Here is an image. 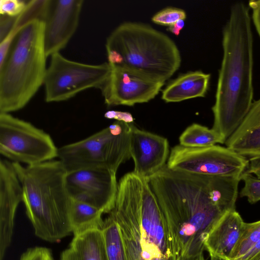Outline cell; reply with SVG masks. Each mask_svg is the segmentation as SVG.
<instances>
[{"instance_id":"6da1fadb","label":"cell","mask_w":260,"mask_h":260,"mask_svg":"<svg viewBox=\"0 0 260 260\" xmlns=\"http://www.w3.org/2000/svg\"><path fill=\"white\" fill-rule=\"evenodd\" d=\"M162 213L173 260L198 256L214 224L236 209L239 177L207 176L169 169L147 179Z\"/></svg>"},{"instance_id":"7a4b0ae2","label":"cell","mask_w":260,"mask_h":260,"mask_svg":"<svg viewBox=\"0 0 260 260\" xmlns=\"http://www.w3.org/2000/svg\"><path fill=\"white\" fill-rule=\"evenodd\" d=\"M223 57L219 71L212 128L226 140L253 103V36L249 8L232 5L222 31Z\"/></svg>"},{"instance_id":"3957f363","label":"cell","mask_w":260,"mask_h":260,"mask_svg":"<svg viewBox=\"0 0 260 260\" xmlns=\"http://www.w3.org/2000/svg\"><path fill=\"white\" fill-rule=\"evenodd\" d=\"M12 163L35 235L49 242H57L70 235L72 199L66 184L67 170L62 162L52 160L25 167Z\"/></svg>"},{"instance_id":"277c9868","label":"cell","mask_w":260,"mask_h":260,"mask_svg":"<svg viewBox=\"0 0 260 260\" xmlns=\"http://www.w3.org/2000/svg\"><path fill=\"white\" fill-rule=\"evenodd\" d=\"M108 62L150 80L165 83L180 67L175 43L149 25L125 22L107 38Z\"/></svg>"},{"instance_id":"5b68a950","label":"cell","mask_w":260,"mask_h":260,"mask_svg":"<svg viewBox=\"0 0 260 260\" xmlns=\"http://www.w3.org/2000/svg\"><path fill=\"white\" fill-rule=\"evenodd\" d=\"M44 30V22L39 19L19 27L0 66V113L22 109L43 84L47 57Z\"/></svg>"},{"instance_id":"8992f818","label":"cell","mask_w":260,"mask_h":260,"mask_svg":"<svg viewBox=\"0 0 260 260\" xmlns=\"http://www.w3.org/2000/svg\"><path fill=\"white\" fill-rule=\"evenodd\" d=\"M131 123L116 121L81 141L58 148V157L67 171L102 168L116 172L131 157Z\"/></svg>"},{"instance_id":"52a82bcc","label":"cell","mask_w":260,"mask_h":260,"mask_svg":"<svg viewBox=\"0 0 260 260\" xmlns=\"http://www.w3.org/2000/svg\"><path fill=\"white\" fill-rule=\"evenodd\" d=\"M111 72L107 62L89 64L71 60L59 52L51 56L44 83L47 102L68 100L91 88L101 89Z\"/></svg>"},{"instance_id":"ba28073f","label":"cell","mask_w":260,"mask_h":260,"mask_svg":"<svg viewBox=\"0 0 260 260\" xmlns=\"http://www.w3.org/2000/svg\"><path fill=\"white\" fill-rule=\"evenodd\" d=\"M49 135L30 123L0 113V153L14 162L31 166L58 157Z\"/></svg>"},{"instance_id":"9c48e42d","label":"cell","mask_w":260,"mask_h":260,"mask_svg":"<svg viewBox=\"0 0 260 260\" xmlns=\"http://www.w3.org/2000/svg\"><path fill=\"white\" fill-rule=\"evenodd\" d=\"M167 166L191 174L240 177L247 169L248 161L226 147L191 148L178 145L172 149Z\"/></svg>"},{"instance_id":"30bf717a","label":"cell","mask_w":260,"mask_h":260,"mask_svg":"<svg viewBox=\"0 0 260 260\" xmlns=\"http://www.w3.org/2000/svg\"><path fill=\"white\" fill-rule=\"evenodd\" d=\"M109 214L119 226L126 260H173L166 240L143 225L129 202L118 190Z\"/></svg>"},{"instance_id":"8fae6325","label":"cell","mask_w":260,"mask_h":260,"mask_svg":"<svg viewBox=\"0 0 260 260\" xmlns=\"http://www.w3.org/2000/svg\"><path fill=\"white\" fill-rule=\"evenodd\" d=\"M116 172L102 168L67 171L66 184L72 200L89 204L109 213L114 208L117 193Z\"/></svg>"},{"instance_id":"7c38bea8","label":"cell","mask_w":260,"mask_h":260,"mask_svg":"<svg viewBox=\"0 0 260 260\" xmlns=\"http://www.w3.org/2000/svg\"><path fill=\"white\" fill-rule=\"evenodd\" d=\"M111 66L101 90L109 106L146 103L158 94L165 83L155 81L120 67Z\"/></svg>"},{"instance_id":"4fadbf2b","label":"cell","mask_w":260,"mask_h":260,"mask_svg":"<svg viewBox=\"0 0 260 260\" xmlns=\"http://www.w3.org/2000/svg\"><path fill=\"white\" fill-rule=\"evenodd\" d=\"M82 0H47L42 20L47 57L59 52L75 32L83 6Z\"/></svg>"},{"instance_id":"5bb4252c","label":"cell","mask_w":260,"mask_h":260,"mask_svg":"<svg viewBox=\"0 0 260 260\" xmlns=\"http://www.w3.org/2000/svg\"><path fill=\"white\" fill-rule=\"evenodd\" d=\"M131 127L130 152L134 162L133 172L147 179L166 165L169 153L168 141L132 124Z\"/></svg>"},{"instance_id":"9a60e30c","label":"cell","mask_w":260,"mask_h":260,"mask_svg":"<svg viewBox=\"0 0 260 260\" xmlns=\"http://www.w3.org/2000/svg\"><path fill=\"white\" fill-rule=\"evenodd\" d=\"M21 182L12 162L0 161V260H3L13 235L14 217L22 201Z\"/></svg>"},{"instance_id":"2e32d148","label":"cell","mask_w":260,"mask_h":260,"mask_svg":"<svg viewBox=\"0 0 260 260\" xmlns=\"http://www.w3.org/2000/svg\"><path fill=\"white\" fill-rule=\"evenodd\" d=\"M225 144L248 161L247 172L260 179V99L253 102L243 121Z\"/></svg>"},{"instance_id":"e0dca14e","label":"cell","mask_w":260,"mask_h":260,"mask_svg":"<svg viewBox=\"0 0 260 260\" xmlns=\"http://www.w3.org/2000/svg\"><path fill=\"white\" fill-rule=\"evenodd\" d=\"M244 223L236 209L225 212L209 231L204 243L205 250L210 255L228 260L242 235Z\"/></svg>"},{"instance_id":"ac0fdd59","label":"cell","mask_w":260,"mask_h":260,"mask_svg":"<svg viewBox=\"0 0 260 260\" xmlns=\"http://www.w3.org/2000/svg\"><path fill=\"white\" fill-rule=\"evenodd\" d=\"M210 74L201 71L188 72L172 80L162 90L166 102H179L204 97L209 87Z\"/></svg>"},{"instance_id":"d6986e66","label":"cell","mask_w":260,"mask_h":260,"mask_svg":"<svg viewBox=\"0 0 260 260\" xmlns=\"http://www.w3.org/2000/svg\"><path fill=\"white\" fill-rule=\"evenodd\" d=\"M103 214L89 204L72 199L69 219L74 236L92 230H101L104 222Z\"/></svg>"},{"instance_id":"ffe728a7","label":"cell","mask_w":260,"mask_h":260,"mask_svg":"<svg viewBox=\"0 0 260 260\" xmlns=\"http://www.w3.org/2000/svg\"><path fill=\"white\" fill-rule=\"evenodd\" d=\"M70 248L79 260H107L103 234L100 229L74 236Z\"/></svg>"},{"instance_id":"44dd1931","label":"cell","mask_w":260,"mask_h":260,"mask_svg":"<svg viewBox=\"0 0 260 260\" xmlns=\"http://www.w3.org/2000/svg\"><path fill=\"white\" fill-rule=\"evenodd\" d=\"M179 142L184 147L200 148L223 144L225 140L213 128L193 123L182 133L179 137Z\"/></svg>"},{"instance_id":"7402d4cb","label":"cell","mask_w":260,"mask_h":260,"mask_svg":"<svg viewBox=\"0 0 260 260\" xmlns=\"http://www.w3.org/2000/svg\"><path fill=\"white\" fill-rule=\"evenodd\" d=\"M109 214L101 229L107 260H126L119 226Z\"/></svg>"},{"instance_id":"603a6c76","label":"cell","mask_w":260,"mask_h":260,"mask_svg":"<svg viewBox=\"0 0 260 260\" xmlns=\"http://www.w3.org/2000/svg\"><path fill=\"white\" fill-rule=\"evenodd\" d=\"M260 241V220L244 223L242 235L228 260H236Z\"/></svg>"},{"instance_id":"cb8c5ba5","label":"cell","mask_w":260,"mask_h":260,"mask_svg":"<svg viewBox=\"0 0 260 260\" xmlns=\"http://www.w3.org/2000/svg\"><path fill=\"white\" fill-rule=\"evenodd\" d=\"M240 179L244 182L240 193V197H246L252 204L260 201V179L245 171L241 174Z\"/></svg>"},{"instance_id":"d4e9b609","label":"cell","mask_w":260,"mask_h":260,"mask_svg":"<svg viewBox=\"0 0 260 260\" xmlns=\"http://www.w3.org/2000/svg\"><path fill=\"white\" fill-rule=\"evenodd\" d=\"M186 17V12L183 9L168 7L154 14L152 21L155 23L169 26L179 20H185Z\"/></svg>"},{"instance_id":"484cf974","label":"cell","mask_w":260,"mask_h":260,"mask_svg":"<svg viewBox=\"0 0 260 260\" xmlns=\"http://www.w3.org/2000/svg\"><path fill=\"white\" fill-rule=\"evenodd\" d=\"M28 1L20 0H1L0 13L11 17L18 16L25 9Z\"/></svg>"},{"instance_id":"4316f807","label":"cell","mask_w":260,"mask_h":260,"mask_svg":"<svg viewBox=\"0 0 260 260\" xmlns=\"http://www.w3.org/2000/svg\"><path fill=\"white\" fill-rule=\"evenodd\" d=\"M19 260H54L51 251L46 247H35L27 249Z\"/></svg>"},{"instance_id":"83f0119b","label":"cell","mask_w":260,"mask_h":260,"mask_svg":"<svg viewBox=\"0 0 260 260\" xmlns=\"http://www.w3.org/2000/svg\"><path fill=\"white\" fill-rule=\"evenodd\" d=\"M104 116L108 119H115L126 123H131L134 120L132 115L127 112L110 110L106 112Z\"/></svg>"},{"instance_id":"f1b7e54d","label":"cell","mask_w":260,"mask_h":260,"mask_svg":"<svg viewBox=\"0 0 260 260\" xmlns=\"http://www.w3.org/2000/svg\"><path fill=\"white\" fill-rule=\"evenodd\" d=\"M248 5L252 11L253 24L260 37V0L250 1Z\"/></svg>"},{"instance_id":"f546056e","label":"cell","mask_w":260,"mask_h":260,"mask_svg":"<svg viewBox=\"0 0 260 260\" xmlns=\"http://www.w3.org/2000/svg\"><path fill=\"white\" fill-rule=\"evenodd\" d=\"M260 257V241L245 254L236 260H257Z\"/></svg>"},{"instance_id":"4dcf8cb0","label":"cell","mask_w":260,"mask_h":260,"mask_svg":"<svg viewBox=\"0 0 260 260\" xmlns=\"http://www.w3.org/2000/svg\"><path fill=\"white\" fill-rule=\"evenodd\" d=\"M184 20H185L184 19H181L176 21V22L169 26L168 30L176 36L179 35L181 30L184 26Z\"/></svg>"},{"instance_id":"1f68e13d","label":"cell","mask_w":260,"mask_h":260,"mask_svg":"<svg viewBox=\"0 0 260 260\" xmlns=\"http://www.w3.org/2000/svg\"><path fill=\"white\" fill-rule=\"evenodd\" d=\"M60 260H79L75 252L70 248L63 251L61 254Z\"/></svg>"},{"instance_id":"d6a6232c","label":"cell","mask_w":260,"mask_h":260,"mask_svg":"<svg viewBox=\"0 0 260 260\" xmlns=\"http://www.w3.org/2000/svg\"><path fill=\"white\" fill-rule=\"evenodd\" d=\"M210 260H221L215 256L210 255Z\"/></svg>"},{"instance_id":"836d02e7","label":"cell","mask_w":260,"mask_h":260,"mask_svg":"<svg viewBox=\"0 0 260 260\" xmlns=\"http://www.w3.org/2000/svg\"><path fill=\"white\" fill-rule=\"evenodd\" d=\"M257 260H260V257L258 258Z\"/></svg>"}]
</instances>
